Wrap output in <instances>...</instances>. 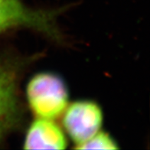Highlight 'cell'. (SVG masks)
I'll return each mask as SVG.
<instances>
[{"instance_id": "obj_1", "label": "cell", "mask_w": 150, "mask_h": 150, "mask_svg": "<svg viewBox=\"0 0 150 150\" xmlns=\"http://www.w3.org/2000/svg\"><path fill=\"white\" fill-rule=\"evenodd\" d=\"M27 98L36 117L52 120L59 117L67 108L68 93L61 78L53 74L41 73L29 81Z\"/></svg>"}, {"instance_id": "obj_2", "label": "cell", "mask_w": 150, "mask_h": 150, "mask_svg": "<svg viewBox=\"0 0 150 150\" xmlns=\"http://www.w3.org/2000/svg\"><path fill=\"white\" fill-rule=\"evenodd\" d=\"M57 14L52 11L33 9L22 0H0V32L16 28H28L52 38L59 33Z\"/></svg>"}, {"instance_id": "obj_3", "label": "cell", "mask_w": 150, "mask_h": 150, "mask_svg": "<svg viewBox=\"0 0 150 150\" xmlns=\"http://www.w3.org/2000/svg\"><path fill=\"white\" fill-rule=\"evenodd\" d=\"M102 121L103 114L98 105L91 101H77L65 109L63 123L77 146L97 134Z\"/></svg>"}, {"instance_id": "obj_4", "label": "cell", "mask_w": 150, "mask_h": 150, "mask_svg": "<svg viewBox=\"0 0 150 150\" xmlns=\"http://www.w3.org/2000/svg\"><path fill=\"white\" fill-rule=\"evenodd\" d=\"M16 67L0 60V139L19 120L20 107Z\"/></svg>"}, {"instance_id": "obj_5", "label": "cell", "mask_w": 150, "mask_h": 150, "mask_svg": "<svg viewBox=\"0 0 150 150\" xmlns=\"http://www.w3.org/2000/svg\"><path fill=\"white\" fill-rule=\"evenodd\" d=\"M67 140L64 132L52 120L38 118L33 122L26 134V149H64Z\"/></svg>"}, {"instance_id": "obj_6", "label": "cell", "mask_w": 150, "mask_h": 150, "mask_svg": "<svg viewBox=\"0 0 150 150\" xmlns=\"http://www.w3.org/2000/svg\"><path fill=\"white\" fill-rule=\"evenodd\" d=\"M78 149H117L118 146L108 134L98 132L88 140L76 146Z\"/></svg>"}]
</instances>
